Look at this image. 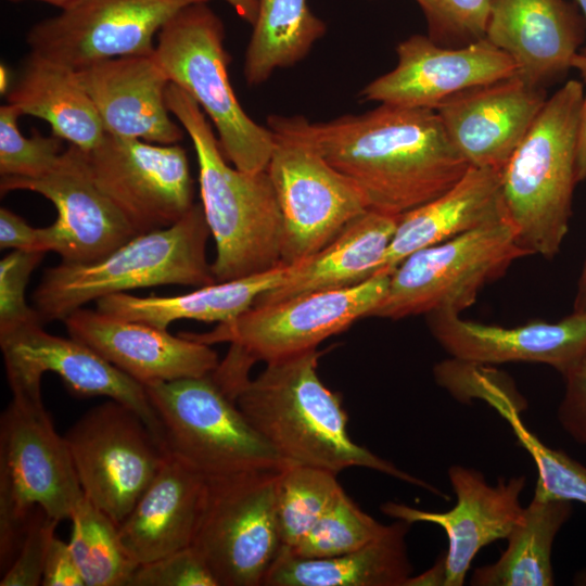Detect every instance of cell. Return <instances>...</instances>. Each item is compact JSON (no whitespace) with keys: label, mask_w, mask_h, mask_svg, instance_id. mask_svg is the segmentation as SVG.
<instances>
[{"label":"cell","mask_w":586,"mask_h":586,"mask_svg":"<svg viewBox=\"0 0 586 586\" xmlns=\"http://www.w3.org/2000/svg\"><path fill=\"white\" fill-rule=\"evenodd\" d=\"M267 125L308 143L359 188L369 209L390 215L440 196L470 167L433 109L380 103L322 123L271 115Z\"/></svg>","instance_id":"cell-1"},{"label":"cell","mask_w":586,"mask_h":586,"mask_svg":"<svg viewBox=\"0 0 586 586\" xmlns=\"http://www.w3.org/2000/svg\"><path fill=\"white\" fill-rule=\"evenodd\" d=\"M319 357L316 348L268 362L242 386L235 403L255 430L291 464L335 474L366 468L447 499L435 486L351 438L341 396L327 387L318 374Z\"/></svg>","instance_id":"cell-2"},{"label":"cell","mask_w":586,"mask_h":586,"mask_svg":"<svg viewBox=\"0 0 586 586\" xmlns=\"http://www.w3.org/2000/svg\"><path fill=\"white\" fill-rule=\"evenodd\" d=\"M166 104L189 135L198 157L203 212L216 244V282L271 270L280 265L283 221L270 176L228 165L218 138L199 104L169 82Z\"/></svg>","instance_id":"cell-3"},{"label":"cell","mask_w":586,"mask_h":586,"mask_svg":"<svg viewBox=\"0 0 586 586\" xmlns=\"http://www.w3.org/2000/svg\"><path fill=\"white\" fill-rule=\"evenodd\" d=\"M211 234L202 204L170 227L141 233L105 257L48 268L33 294L42 323L64 320L89 302L157 285L215 283L206 257Z\"/></svg>","instance_id":"cell-4"},{"label":"cell","mask_w":586,"mask_h":586,"mask_svg":"<svg viewBox=\"0 0 586 586\" xmlns=\"http://www.w3.org/2000/svg\"><path fill=\"white\" fill-rule=\"evenodd\" d=\"M584 94L581 81L569 80L547 99L501 171L505 208L528 255L552 258L569 231Z\"/></svg>","instance_id":"cell-5"},{"label":"cell","mask_w":586,"mask_h":586,"mask_svg":"<svg viewBox=\"0 0 586 586\" xmlns=\"http://www.w3.org/2000/svg\"><path fill=\"white\" fill-rule=\"evenodd\" d=\"M0 418V568L14 561L33 510L61 522L84 499L72 456L46 410L41 387L10 386Z\"/></svg>","instance_id":"cell-6"},{"label":"cell","mask_w":586,"mask_h":586,"mask_svg":"<svg viewBox=\"0 0 586 586\" xmlns=\"http://www.w3.org/2000/svg\"><path fill=\"white\" fill-rule=\"evenodd\" d=\"M154 55L169 81L209 117L226 160L243 171L266 170L275 145L272 131L256 124L234 94L224 23L208 2L175 14L157 34Z\"/></svg>","instance_id":"cell-7"},{"label":"cell","mask_w":586,"mask_h":586,"mask_svg":"<svg viewBox=\"0 0 586 586\" xmlns=\"http://www.w3.org/2000/svg\"><path fill=\"white\" fill-rule=\"evenodd\" d=\"M143 386L157 416L165 450L205 479L291 466L211 373Z\"/></svg>","instance_id":"cell-8"},{"label":"cell","mask_w":586,"mask_h":586,"mask_svg":"<svg viewBox=\"0 0 586 586\" xmlns=\"http://www.w3.org/2000/svg\"><path fill=\"white\" fill-rule=\"evenodd\" d=\"M527 255L509 217L421 249L390 275L386 292L369 317L460 314L475 303L485 284Z\"/></svg>","instance_id":"cell-9"},{"label":"cell","mask_w":586,"mask_h":586,"mask_svg":"<svg viewBox=\"0 0 586 586\" xmlns=\"http://www.w3.org/2000/svg\"><path fill=\"white\" fill-rule=\"evenodd\" d=\"M388 281V273L378 272L354 286L253 305L211 331L180 334L208 345L230 343L224 360L250 373L256 361L268 364L316 349L358 319L369 317L384 296Z\"/></svg>","instance_id":"cell-10"},{"label":"cell","mask_w":586,"mask_h":586,"mask_svg":"<svg viewBox=\"0 0 586 586\" xmlns=\"http://www.w3.org/2000/svg\"><path fill=\"white\" fill-rule=\"evenodd\" d=\"M282 470L206 479L191 546L219 586H260L282 548L277 492Z\"/></svg>","instance_id":"cell-11"},{"label":"cell","mask_w":586,"mask_h":586,"mask_svg":"<svg viewBox=\"0 0 586 586\" xmlns=\"http://www.w3.org/2000/svg\"><path fill=\"white\" fill-rule=\"evenodd\" d=\"M64 438L84 496L117 525L167 457L144 420L113 399L86 411Z\"/></svg>","instance_id":"cell-12"},{"label":"cell","mask_w":586,"mask_h":586,"mask_svg":"<svg viewBox=\"0 0 586 586\" xmlns=\"http://www.w3.org/2000/svg\"><path fill=\"white\" fill-rule=\"evenodd\" d=\"M271 131L267 171L282 214L281 262L292 265L322 250L369 206L359 188L313 146Z\"/></svg>","instance_id":"cell-13"},{"label":"cell","mask_w":586,"mask_h":586,"mask_svg":"<svg viewBox=\"0 0 586 586\" xmlns=\"http://www.w3.org/2000/svg\"><path fill=\"white\" fill-rule=\"evenodd\" d=\"M86 154L95 184L137 235L173 226L194 205L189 160L178 143L106 132Z\"/></svg>","instance_id":"cell-14"},{"label":"cell","mask_w":586,"mask_h":586,"mask_svg":"<svg viewBox=\"0 0 586 586\" xmlns=\"http://www.w3.org/2000/svg\"><path fill=\"white\" fill-rule=\"evenodd\" d=\"M211 0H74L27 33L30 53L75 71L93 63L151 55L154 37L180 10Z\"/></svg>","instance_id":"cell-15"},{"label":"cell","mask_w":586,"mask_h":586,"mask_svg":"<svg viewBox=\"0 0 586 586\" xmlns=\"http://www.w3.org/2000/svg\"><path fill=\"white\" fill-rule=\"evenodd\" d=\"M15 190L41 194L52 202L56 220L46 227L48 252L62 262L99 260L137 234L95 184L87 154L68 144L55 166L38 178L1 177V195Z\"/></svg>","instance_id":"cell-16"},{"label":"cell","mask_w":586,"mask_h":586,"mask_svg":"<svg viewBox=\"0 0 586 586\" xmlns=\"http://www.w3.org/2000/svg\"><path fill=\"white\" fill-rule=\"evenodd\" d=\"M397 64L369 82L361 101L435 110L463 90L517 75L513 60L485 37L459 48H445L413 35L398 43Z\"/></svg>","instance_id":"cell-17"},{"label":"cell","mask_w":586,"mask_h":586,"mask_svg":"<svg viewBox=\"0 0 586 586\" xmlns=\"http://www.w3.org/2000/svg\"><path fill=\"white\" fill-rule=\"evenodd\" d=\"M11 385L41 386L46 372L60 377L79 396H105L135 410L162 442L157 416L144 386L73 337H62L31 323L0 336Z\"/></svg>","instance_id":"cell-18"},{"label":"cell","mask_w":586,"mask_h":586,"mask_svg":"<svg viewBox=\"0 0 586 586\" xmlns=\"http://www.w3.org/2000/svg\"><path fill=\"white\" fill-rule=\"evenodd\" d=\"M448 477L457 498L448 511H424L393 501L380 508L395 520L441 526L448 538L446 586H461L476 553L493 542L506 539L520 521L524 511L520 498L526 479L499 477L492 485L479 470L460 464L449 467Z\"/></svg>","instance_id":"cell-19"},{"label":"cell","mask_w":586,"mask_h":586,"mask_svg":"<svg viewBox=\"0 0 586 586\" xmlns=\"http://www.w3.org/2000/svg\"><path fill=\"white\" fill-rule=\"evenodd\" d=\"M546 101L542 88L514 75L458 92L435 111L470 166L502 170Z\"/></svg>","instance_id":"cell-20"},{"label":"cell","mask_w":586,"mask_h":586,"mask_svg":"<svg viewBox=\"0 0 586 586\" xmlns=\"http://www.w3.org/2000/svg\"><path fill=\"white\" fill-rule=\"evenodd\" d=\"M63 322L71 337L142 385L203 377L219 364L208 344L97 309L78 308Z\"/></svg>","instance_id":"cell-21"},{"label":"cell","mask_w":586,"mask_h":586,"mask_svg":"<svg viewBox=\"0 0 586 586\" xmlns=\"http://www.w3.org/2000/svg\"><path fill=\"white\" fill-rule=\"evenodd\" d=\"M429 329L456 360L476 365L533 362L563 374L586 355V313L557 322L499 327L466 320L457 313H432Z\"/></svg>","instance_id":"cell-22"},{"label":"cell","mask_w":586,"mask_h":586,"mask_svg":"<svg viewBox=\"0 0 586 586\" xmlns=\"http://www.w3.org/2000/svg\"><path fill=\"white\" fill-rule=\"evenodd\" d=\"M76 72L107 133L155 144L182 140L181 125L166 104L170 81L154 53L110 59Z\"/></svg>","instance_id":"cell-23"},{"label":"cell","mask_w":586,"mask_h":586,"mask_svg":"<svg viewBox=\"0 0 586 586\" xmlns=\"http://www.w3.org/2000/svg\"><path fill=\"white\" fill-rule=\"evenodd\" d=\"M485 38L513 60L519 77L540 88L572 67L584 35L563 0H494Z\"/></svg>","instance_id":"cell-24"},{"label":"cell","mask_w":586,"mask_h":586,"mask_svg":"<svg viewBox=\"0 0 586 586\" xmlns=\"http://www.w3.org/2000/svg\"><path fill=\"white\" fill-rule=\"evenodd\" d=\"M207 480L169 455L127 517L117 525L129 557L143 564L191 546Z\"/></svg>","instance_id":"cell-25"},{"label":"cell","mask_w":586,"mask_h":586,"mask_svg":"<svg viewBox=\"0 0 586 586\" xmlns=\"http://www.w3.org/2000/svg\"><path fill=\"white\" fill-rule=\"evenodd\" d=\"M501 171L470 166L443 194L400 215L378 272L391 275L413 252L508 217Z\"/></svg>","instance_id":"cell-26"},{"label":"cell","mask_w":586,"mask_h":586,"mask_svg":"<svg viewBox=\"0 0 586 586\" xmlns=\"http://www.w3.org/2000/svg\"><path fill=\"white\" fill-rule=\"evenodd\" d=\"M398 219L399 216L368 209L322 250L289 265L284 281L276 289L262 293L254 305L365 282L378 273Z\"/></svg>","instance_id":"cell-27"},{"label":"cell","mask_w":586,"mask_h":586,"mask_svg":"<svg viewBox=\"0 0 586 586\" xmlns=\"http://www.w3.org/2000/svg\"><path fill=\"white\" fill-rule=\"evenodd\" d=\"M7 103L17 107L22 115L46 120L52 135L86 152L106 133L77 72L33 53L25 59L8 91Z\"/></svg>","instance_id":"cell-28"},{"label":"cell","mask_w":586,"mask_h":586,"mask_svg":"<svg viewBox=\"0 0 586 586\" xmlns=\"http://www.w3.org/2000/svg\"><path fill=\"white\" fill-rule=\"evenodd\" d=\"M410 525L397 520L379 539L329 558H298L281 548L264 585L405 586L412 572L405 540Z\"/></svg>","instance_id":"cell-29"},{"label":"cell","mask_w":586,"mask_h":586,"mask_svg":"<svg viewBox=\"0 0 586 586\" xmlns=\"http://www.w3.org/2000/svg\"><path fill=\"white\" fill-rule=\"evenodd\" d=\"M289 267L280 265L268 271L215 282L175 296L110 294L95 301L97 310L165 330L181 319L226 322L252 307L262 293L279 286L286 278Z\"/></svg>","instance_id":"cell-30"},{"label":"cell","mask_w":586,"mask_h":586,"mask_svg":"<svg viewBox=\"0 0 586 586\" xmlns=\"http://www.w3.org/2000/svg\"><path fill=\"white\" fill-rule=\"evenodd\" d=\"M572 501L533 497L506 538L507 548L494 563L474 570V586H551V551L557 534L572 515Z\"/></svg>","instance_id":"cell-31"},{"label":"cell","mask_w":586,"mask_h":586,"mask_svg":"<svg viewBox=\"0 0 586 586\" xmlns=\"http://www.w3.org/2000/svg\"><path fill=\"white\" fill-rule=\"evenodd\" d=\"M257 5L243 68L249 86H259L276 69L298 63L327 31L307 0H257Z\"/></svg>","instance_id":"cell-32"},{"label":"cell","mask_w":586,"mask_h":586,"mask_svg":"<svg viewBox=\"0 0 586 586\" xmlns=\"http://www.w3.org/2000/svg\"><path fill=\"white\" fill-rule=\"evenodd\" d=\"M69 520L68 545L85 586H128L139 564L125 550L117 524L86 497Z\"/></svg>","instance_id":"cell-33"},{"label":"cell","mask_w":586,"mask_h":586,"mask_svg":"<svg viewBox=\"0 0 586 586\" xmlns=\"http://www.w3.org/2000/svg\"><path fill=\"white\" fill-rule=\"evenodd\" d=\"M336 474L316 467L291 464L280 472L277 512L282 547L294 546L343 492Z\"/></svg>","instance_id":"cell-34"},{"label":"cell","mask_w":586,"mask_h":586,"mask_svg":"<svg viewBox=\"0 0 586 586\" xmlns=\"http://www.w3.org/2000/svg\"><path fill=\"white\" fill-rule=\"evenodd\" d=\"M390 525L362 511L343 491L317 523L292 547L298 558H329L360 549L379 539Z\"/></svg>","instance_id":"cell-35"},{"label":"cell","mask_w":586,"mask_h":586,"mask_svg":"<svg viewBox=\"0 0 586 586\" xmlns=\"http://www.w3.org/2000/svg\"><path fill=\"white\" fill-rule=\"evenodd\" d=\"M518 443L533 458L537 481L534 496L539 499H561L586 505V467L564 450L542 443L521 423L519 415L507 419Z\"/></svg>","instance_id":"cell-36"},{"label":"cell","mask_w":586,"mask_h":586,"mask_svg":"<svg viewBox=\"0 0 586 586\" xmlns=\"http://www.w3.org/2000/svg\"><path fill=\"white\" fill-rule=\"evenodd\" d=\"M22 113L12 104L0 107L1 177L38 178L49 173L64 152L63 140L35 132L24 137L17 126Z\"/></svg>","instance_id":"cell-37"},{"label":"cell","mask_w":586,"mask_h":586,"mask_svg":"<svg viewBox=\"0 0 586 586\" xmlns=\"http://www.w3.org/2000/svg\"><path fill=\"white\" fill-rule=\"evenodd\" d=\"M429 26L430 38L463 46L485 37L494 0H415Z\"/></svg>","instance_id":"cell-38"},{"label":"cell","mask_w":586,"mask_h":586,"mask_svg":"<svg viewBox=\"0 0 586 586\" xmlns=\"http://www.w3.org/2000/svg\"><path fill=\"white\" fill-rule=\"evenodd\" d=\"M43 256L42 252L14 250L0 260V336L27 324L42 323L38 311L27 304L25 292Z\"/></svg>","instance_id":"cell-39"},{"label":"cell","mask_w":586,"mask_h":586,"mask_svg":"<svg viewBox=\"0 0 586 586\" xmlns=\"http://www.w3.org/2000/svg\"><path fill=\"white\" fill-rule=\"evenodd\" d=\"M58 524L59 521L41 508L33 510L17 555L2 573L0 586L41 585L47 555Z\"/></svg>","instance_id":"cell-40"},{"label":"cell","mask_w":586,"mask_h":586,"mask_svg":"<svg viewBox=\"0 0 586 586\" xmlns=\"http://www.w3.org/2000/svg\"><path fill=\"white\" fill-rule=\"evenodd\" d=\"M128 586H219L192 546L139 564Z\"/></svg>","instance_id":"cell-41"},{"label":"cell","mask_w":586,"mask_h":586,"mask_svg":"<svg viewBox=\"0 0 586 586\" xmlns=\"http://www.w3.org/2000/svg\"><path fill=\"white\" fill-rule=\"evenodd\" d=\"M562 375L565 386L558 421L571 438L586 448V355Z\"/></svg>","instance_id":"cell-42"},{"label":"cell","mask_w":586,"mask_h":586,"mask_svg":"<svg viewBox=\"0 0 586 586\" xmlns=\"http://www.w3.org/2000/svg\"><path fill=\"white\" fill-rule=\"evenodd\" d=\"M0 247L48 252L44 228H34L12 211L0 208Z\"/></svg>","instance_id":"cell-43"},{"label":"cell","mask_w":586,"mask_h":586,"mask_svg":"<svg viewBox=\"0 0 586 586\" xmlns=\"http://www.w3.org/2000/svg\"><path fill=\"white\" fill-rule=\"evenodd\" d=\"M41 585L85 586L68 543L53 538L44 563Z\"/></svg>","instance_id":"cell-44"},{"label":"cell","mask_w":586,"mask_h":586,"mask_svg":"<svg viewBox=\"0 0 586 586\" xmlns=\"http://www.w3.org/2000/svg\"><path fill=\"white\" fill-rule=\"evenodd\" d=\"M576 180H586V93L581 105L576 132Z\"/></svg>","instance_id":"cell-45"},{"label":"cell","mask_w":586,"mask_h":586,"mask_svg":"<svg viewBox=\"0 0 586 586\" xmlns=\"http://www.w3.org/2000/svg\"><path fill=\"white\" fill-rule=\"evenodd\" d=\"M405 586H446L445 553L440 556L434 565L422 574L411 575Z\"/></svg>","instance_id":"cell-46"},{"label":"cell","mask_w":586,"mask_h":586,"mask_svg":"<svg viewBox=\"0 0 586 586\" xmlns=\"http://www.w3.org/2000/svg\"><path fill=\"white\" fill-rule=\"evenodd\" d=\"M237 12V14L251 25L254 24L257 16V0H225Z\"/></svg>","instance_id":"cell-47"},{"label":"cell","mask_w":586,"mask_h":586,"mask_svg":"<svg viewBox=\"0 0 586 586\" xmlns=\"http://www.w3.org/2000/svg\"><path fill=\"white\" fill-rule=\"evenodd\" d=\"M572 67L575 68L584 82H586V53L578 52L572 60Z\"/></svg>","instance_id":"cell-48"},{"label":"cell","mask_w":586,"mask_h":586,"mask_svg":"<svg viewBox=\"0 0 586 586\" xmlns=\"http://www.w3.org/2000/svg\"><path fill=\"white\" fill-rule=\"evenodd\" d=\"M573 311L586 313V285L578 288Z\"/></svg>","instance_id":"cell-49"},{"label":"cell","mask_w":586,"mask_h":586,"mask_svg":"<svg viewBox=\"0 0 586 586\" xmlns=\"http://www.w3.org/2000/svg\"><path fill=\"white\" fill-rule=\"evenodd\" d=\"M10 1L17 2V1H24V0H10ZM34 1H41L51 5L58 7L60 9H63L66 5H68L71 2H73L74 0H34Z\"/></svg>","instance_id":"cell-50"},{"label":"cell","mask_w":586,"mask_h":586,"mask_svg":"<svg viewBox=\"0 0 586 586\" xmlns=\"http://www.w3.org/2000/svg\"><path fill=\"white\" fill-rule=\"evenodd\" d=\"M1 92L5 93L8 91V72L4 66H1Z\"/></svg>","instance_id":"cell-51"},{"label":"cell","mask_w":586,"mask_h":586,"mask_svg":"<svg viewBox=\"0 0 586 586\" xmlns=\"http://www.w3.org/2000/svg\"><path fill=\"white\" fill-rule=\"evenodd\" d=\"M575 584L586 585V570L579 572L575 577Z\"/></svg>","instance_id":"cell-52"},{"label":"cell","mask_w":586,"mask_h":586,"mask_svg":"<svg viewBox=\"0 0 586 586\" xmlns=\"http://www.w3.org/2000/svg\"><path fill=\"white\" fill-rule=\"evenodd\" d=\"M575 1L579 4V7H581V9H582V11L584 13L585 25H586V0H575ZM583 53H586V44H585V48L583 50Z\"/></svg>","instance_id":"cell-53"},{"label":"cell","mask_w":586,"mask_h":586,"mask_svg":"<svg viewBox=\"0 0 586 586\" xmlns=\"http://www.w3.org/2000/svg\"><path fill=\"white\" fill-rule=\"evenodd\" d=\"M586 285V262H585V265H584V268H583V271H582V275H581V280H579V286H584Z\"/></svg>","instance_id":"cell-54"}]
</instances>
